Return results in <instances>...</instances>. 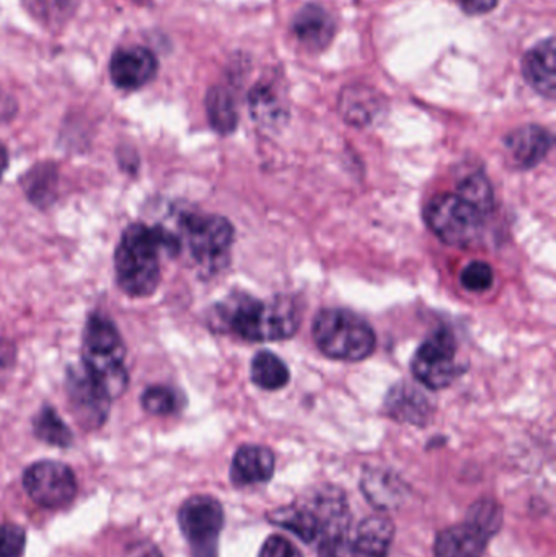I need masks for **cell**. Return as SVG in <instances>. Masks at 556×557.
Here are the masks:
<instances>
[{
  "label": "cell",
  "instance_id": "5bb4252c",
  "mask_svg": "<svg viewBox=\"0 0 556 557\" xmlns=\"http://www.w3.org/2000/svg\"><path fill=\"white\" fill-rule=\"evenodd\" d=\"M291 32L307 51L322 52L335 39V20L320 3H306L291 20Z\"/></svg>",
  "mask_w": 556,
  "mask_h": 557
},
{
  "label": "cell",
  "instance_id": "484cf974",
  "mask_svg": "<svg viewBox=\"0 0 556 557\" xmlns=\"http://www.w3.org/2000/svg\"><path fill=\"white\" fill-rule=\"evenodd\" d=\"M251 382L267 392H276L289 383L291 372L286 363L270 350L255 354L250 369Z\"/></svg>",
  "mask_w": 556,
  "mask_h": 557
},
{
  "label": "cell",
  "instance_id": "7402d4cb",
  "mask_svg": "<svg viewBox=\"0 0 556 557\" xmlns=\"http://www.w3.org/2000/svg\"><path fill=\"white\" fill-rule=\"evenodd\" d=\"M361 487L369 503L378 509H394L400 506L407 496L401 480L388 471H368L362 478Z\"/></svg>",
  "mask_w": 556,
  "mask_h": 557
},
{
  "label": "cell",
  "instance_id": "836d02e7",
  "mask_svg": "<svg viewBox=\"0 0 556 557\" xmlns=\"http://www.w3.org/2000/svg\"><path fill=\"white\" fill-rule=\"evenodd\" d=\"M16 362L15 344L7 339H0V385L9 379Z\"/></svg>",
  "mask_w": 556,
  "mask_h": 557
},
{
  "label": "cell",
  "instance_id": "83f0119b",
  "mask_svg": "<svg viewBox=\"0 0 556 557\" xmlns=\"http://www.w3.org/2000/svg\"><path fill=\"white\" fill-rule=\"evenodd\" d=\"M456 193L462 196L466 201H469L470 205L475 206L486 218L492 214L493 208H495L492 183L482 173H473V175L467 176L460 183Z\"/></svg>",
  "mask_w": 556,
  "mask_h": 557
},
{
  "label": "cell",
  "instance_id": "52a82bcc",
  "mask_svg": "<svg viewBox=\"0 0 556 557\" xmlns=\"http://www.w3.org/2000/svg\"><path fill=\"white\" fill-rule=\"evenodd\" d=\"M224 509L212 496L199 494L183 503L178 525L193 557H218L219 539L224 529Z\"/></svg>",
  "mask_w": 556,
  "mask_h": 557
},
{
  "label": "cell",
  "instance_id": "30bf717a",
  "mask_svg": "<svg viewBox=\"0 0 556 557\" xmlns=\"http://www.w3.org/2000/svg\"><path fill=\"white\" fill-rule=\"evenodd\" d=\"M23 487L33 503L45 509L69 506L77 494L74 471L61 461L33 463L23 474Z\"/></svg>",
  "mask_w": 556,
  "mask_h": 557
},
{
  "label": "cell",
  "instance_id": "3957f363",
  "mask_svg": "<svg viewBox=\"0 0 556 557\" xmlns=\"http://www.w3.org/2000/svg\"><path fill=\"white\" fill-rule=\"evenodd\" d=\"M273 525L293 532L302 542L320 540V546L338 548L349 525V510L345 496L338 491L322 493L313 503L281 507L268 516Z\"/></svg>",
  "mask_w": 556,
  "mask_h": 557
},
{
  "label": "cell",
  "instance_id": "7a4b0ae2",
  "mask_svg": "<svg viewBox=\"0 0 556 557\" xmlns=\"http://www.w3.org/2000/svg\"><path fill=\"white\" fill-rule=\"evenodd\" d=\"M180 248V238L166 228L129 225L114 255L118 285L131 297H149L159 287L160 255H178Z\"/></svg>",
  "mask_w": 556,
  "mask_h": 557
},
{
  "label": "cell",
  "instance_id": "d4e9b609",
  "mask_svg": "<svg viewBox=\"0 0 556 557\" xmlns=\"http://www.w3.org/2000/svg\"><path fill=\"white\" fill-rule=\"evenodd\" d=\"M23 191L38 208H48L58 191V170L52 163H38L22 178Z\"/></svg>",
  "mask_w": 556,
  "mask_h": 557
},
{
  "label": "cell",
  "instance_id": "d590c367",
  "mask_svg": "<svg viewBox=\"0 0 556 557\" xmlns=\"http://www.w3.org/2000/svg\"><path fill=\"white\" fill-rule=\"evenodd\" d=\"M16 113V101L5 91L0 90V121L12 120Z\"/></svg>",
  "mask_w": 556,
  "mask_h": 557
},
{
  "label": "cell",
  "instance_id": "6da1fadb",
  "mask_svg": "<svg viewBox=\"0 0 556 557\" xmlns=\"http://www.w3.org/2000/svg\"><path fill=\"white\" fill-rule=\"evenodd\" d=\"M211 321L215 330L227 331L248 343H271L293 337L299 330L300 314L293 298L258 300L238 294L215 305Z\"/></svg>",
  "mask_w": 556,
  "mask_h": 557
},
{
  "label": "cell",
  "instance_id": "f1b7e54d",
  "mask_svg": "<svg viewBox=\"0 0 556 557\" xmlns=\"http://www.w3.org/2000/svg\"><path fill=\"white\" fill-rule=\"evenodd\" d=\"M143 408L153 416H170L182 408V396L170 386H149L143 393Z\"/></svg>",
  "mask_w": 556,
  "mask_h": 557
},
{
  "label": "cell",
  "instance_id": "9c48e42d",
  "mask_svg": "<svg viewBox=\"0 0 556 557\" xmlns=\"http://www.w3.org/2000/svg\"><path fill=\"white\" fill-rule=\"evenodd\" d=\"M456 356L457 344L453 333L446 327H441L418 347L411 360V372L427 388H447L459 375Z\"/></svg>",
  "mask_w": 556,
  "mask_h": 557
},
{
  "label": "cell",
  "instance_id": "44dd1931",
  "mask_svg": "<svg viewBox=\"0 0 556 557\" xmlns=\"http://www.w3.org/2000/svg\"><path fill=\"white\" fill-rule=\"evenodd\" d=\"M206 114L215 133L228 136L238 126L237 101L227 85H214L206 94Z\"/></svg>",
  "mask_w": 556,
  "mask_h": 557
},
{
  "label": "cell",
  "instance_id": "ffe728a7",
  "mask_svg": "<svg viewBox=\"0 0 556 557\" xmlns=\"http://www.w3.org/2000/svg\"><path fill=\"white\" fill-rule=\"evenodd\" d=\"M395 525L387 517H369L359 525L353 553L355 557H387L394 542Z\"/></svg>",
  "mask_w": 556,
  "mask_h": 557
},
{
  "label": "cell",
  "instance_id": "d6986e66",
  "mask_svg": "<svg viewBox=\"0 0 556 557\" xmlns=\"http://www.w3.org/2000/svg\"><path fill=\"white\" fill-rule=\"evenodd\" d=\"M276 458L270 448L244 445L232 460L231 480L235 486L264 484L273 478Z\"/></svg>",
  "mask_w": 556,
  "mask_h": 557
},
{
  "label": "cell",
  "instance_id": "f35d334b",
  "mask_svg": "<svg viewBox=\"0 0 556 557\" xmlns=\"http://www.w3.org/2000/svg\"><path fill=\"white\" fill-rule=\"evenodd\" d=\"M320 557H338V555H336V549L320 548Z\"/></svg>",
  "mask_w": 556,
  "mask_h": 557
},
{
  "label": "cell",
  "instance_id": "277c9868",
  "mask_svg": "<svg viewBox=\"0 0 556 557\" xmlns=\"http://www.w3.org/2000/svg\"><path fill=\"white\" fill-rule=\"evenodd\" d=\"M124 359L126 347L113 321L100 313L90 314L82 337V366L111 399L127 388Z\"/></svg>",
  "mask_w": 556,
  "mask_h": 557
},
{
  "label": "cell",
  "instance_id": "ba28073f",
  "mask_svg": "<svg viewBox=\"0 0 556 557\" xmlns=\"http://www.w3.org/2000/svg\"><path fill=\"white\" fill-rule=\"evenodd\" d=\"M183 231L196 263L218 270L234 244V227L222 215L188 214L182 219Z\"/></svg>",
  "mask_w": 556,
  "mask_h": 557
},
{
  "label": "cell",
  "instance_id": "74e56055",
  "mask_svg": "<svg viewBox=\"0 0 556 557\" xmlns=\"http://www.w3.org/2000/svg\"><path fill=\"white\" fill-rule=\"evenodd\" d=\"M7 166H9V152H7L5 146L0 143V178L5 173Z\"/></svg>",
  "mask_w": 556,
  "mask_h": 557
},
{
  "label": "cell",
  "instance_id": "9a60e30c",
  "mask_svg": "<svg viewBox=\"0 0 556 557\" xmlns=\"http://www.w3.org/2000/svg\"><path fill=\"white\" fill-rule=\"evenodd\" d=\"M522 78L526 84L547 100L556 94L555 38L541 39L528 49L521 62Z\"/></svg>",
  "mask_w": 556,
  "mask_h": 557
},
{
  "label": "cell",
  "instance_id": "d6a6232c",
  "mask_svg": "<svg viewBox=\"0 0 556 557\" xmlns=\"http://www.w3.org/2000/svg\"><path fill=\"white\" fill-rule=\"evenodd\" d=\"M258 557H302V553L281 535H273L261 546Z\"/></svg>",
  "mask_w": 556,
  "mask_h": 557
},
{
  "label": "cell",
  "instance_id": "4316f807",
  "mask_svg": "<svg viewBox=\"0 0 556 557\" xmlns=\"http://www.w3.org/2000/svg\"><path fill=\"white\" fill-rule=\"evenodd\" d=\"M33 432L39 441L59 448L71 447L74 442L71 429L51 406H42L39 409L38 414L33 419Z\"/></svg>",
  "mask_w": 556,
  "mask_h": 557
},
{
  "label": "cell",
  "instance_id": "7c38bea8",
  "mask_svg": "<svg viewBox=\"0 0 556 557\" xmlns=\"http://www.w3.org/2000/svg\"><path fill=\"white\" fill-rule=\"evenodd\" d=\"M108 71L114 87L121 90H139L156 78L159 61L150 49L129 46L114 51Z\"/></svg>",
  "mask_w": 556,
  "mask_h": 557
},
{
  "label": "cell",
  "instance_id": "8d00e7d4",
  "mask_svg": "<svg viewBox=\"0 0 556 557\" xmlns=\"http://www.w3.org/2000/svg\"><path fill=\"white\" fill-rule=\"evenodd\" d=\"M131 557H165L160 553L159 548H156L153 545H147V543H143V545H137L136 548L131 553Z\"/></svg>",
  "mask_w": 556,
  "mask_h": 557
},
{
  "label": "cell",
  "instance_id": "8992f818",
  "mask_svg": "<svg viewBox=\"0 0 556 557\" xmlns=\"http://www.w3.org/2000/svg\"><path fill=\"white\" fill-rule=\"evenodd\" d=\"M424 221L444 244L469 248L482 240L486 215L457 193H443L424 209Z\"/></svg>",
  "mask_w": 556,
  "mask_h": 557
},
{
  "label": "cell",
  "instance_id": "cb8c5ba5",
  "mask_svg": "<svg viewBox=\"0 0 556 557\" xmlns=\"http://www.w3.org/2000/svg\"><path fill=\"white\" fill-rule=\"evenodd\" d=\"M28 15L42 28H62L77 12L81 0H22Z\"/></svg>",
  "mask_w": 556,
  "mask_h": 557
},
{
  "label": "cell",
  "instance_id": "603a6c76",
  "mask_svg": "<svg viewBox=\"0 0 556 557\" xmlns=\"http://www.w3.org/2000/svg\"><path fill=\"white\" fill-rule=\"evenodd\" d=\"M248 104H250V113L255 123L263 127L280 126L284 117L287 116L283 98L271 82H260L255 85L248 95Z\"/></svg>",
  "mask_w": 556,
  "mask_h": 557
},
{
  "label": "cell",
  "instance_id": "8fae6325",
  "mask_svg": "<svg viewBox=\"0 0 556 557\" xmlns=\"http://www.w3.org/2000/svg\"><path fill=\"white\" fill-rule=\"evenodd\" d=\"M65 393L72 414L82 428L95 431L104 424L110 414V395L88 375L84 366L67 370Z\"/></svg>",
  "mask_w": 556,
  "mask_h": 557
},
{
  "label": "cell",
  "instance_id": "f546056e",
  "mask_svg": "<svg viewBox=\"0 0 556 557\" xmlns=\"http://www.w3.org/2000/svg\"><path fill=\"white\" fill-rule=\"evenodd\" d=\"M467 520L475 523L477 527L489 533L490 536H495L503 525V509L499 504L492 499H482L473 504L467 512Z\"/></svg>",
  "mask_w": 556,
  "mask_h": 557
},
{
  "label": "cell",
  "instance_id": "e575fe53",
  "mask_svg": "<svg viewBox=\"0 0 556 557\" xmlns=\"http://www.w3.org/2000/svg\"><path fill=\"white\" fill-rule=\"evenodd\" d=\"M456 2L464 13L477 16L493 12L498 7L499 0H456Z\"/></svg>",
  "mask_w": 556,
  "mask_h": 557
},
{
  "label": "cell",
  "instance_id": "ac0fdd59",
  "mask_svg": "<svg viewBox=\"0 0 556 557\" xmlns=\"http://www.w3.org/2000/svg\"><path fill=\"white\" fill-rule=\"evenodd\" d=\"M339 113L346 123L356 127L371 126L384 113V97L368 85H349L339 95Z\"/></svg>",
  "mask_w": 556,
  "mask_h": 557
},
{
  "label": "cell",
  "instance_id": "4dcf8cb0",
  "mask_svg": "<svg viewBox=\"0 0 556 557\" xmlns=\"http://www.w3.org/2000/svg\"><path fill=\"white\" fill-rule=\"evenodd\" d=\"M493 282H495V273L485 261H472L460 273L462 287L469 292H475V294L490 290L493 287Z\"/></svg>",
  "mask_w": 556,
  "mask_h": 557
},
{
  "label": "cell",
  "instance_id": "5b68a950",
  "mask_svg": "<svg viewBox=\"0 0 556 557\" xmlns=\"http://www.w3.org/2000/svg\"><path fill=\"white\" fill-rule=\"evenodd\" d=\"M313 339L330 359L361 362L375 350L371 324L355 311L326 308L313 320Z\"/></svg>",
  "mask_w": 556,
  "mask_h": 557
},
{
  "label": "cell",
  "instance_id": "e0dca14e",
  "mask_svg": "<svg viewBox=\"0 0 556 557\" xmlns=\"http://www.w3.org/2000/svg\"><path fill=\"white\" fill-rule=\"evenodd\" d=\"M492 536L470 520L449 527L437 535L434 543L436 557H483Z\"/></svg>",
  "mask_w": 556,
  "mask_h": 557
},
{
  "label": "cell",
  "instance_id": "1f68e13d",
  "mask_svg": "<svg viewBox=\"0 0 556 557\" xmlns=\"http://www.w3.org/2000/svg\"><path fill=\"white\" fill-rule=\"evenodd\" d=\"M25 530L18 525H0V557H20L25 552Z\"/></svg>",
  "mask_w": 556,
  "mask_h": 557
},
{
  "label": "cell",
  "instance_id": "4fadbf2b",
  "mask_svg": "<svg viewBox=\"0 0 556 557\" xmlns=\"http://www.w3.org/2000/svg\"><path fill=\"white\" fill-rule=\"evenodd\" d=\"M503 146L515 169L532 170L551 153L554 136L539 124H526L506 134Z\"/></svg>",
  "mask_w": 556,
  "mask_h": 557
},
{
  "label": "cell",
  "instance_id": "2e32d148",
  "mask_svg": "<svg viewBox=\"0 0 556 557\" xmlns=\"http://www.w3.org/2000/svg\"><path fill=\"white\" fill-rule=\"evenodd\" d=\"M385 412L401 424L427 425L433 418L434 408L420 388L400 382L388 392Z\"/></svg>",
  "mask_w": 556,
  "mask_h": 557
}]
</instances>
